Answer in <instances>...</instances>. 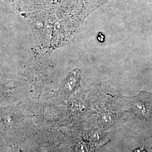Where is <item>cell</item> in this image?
I'll return each mask as SVG.
<instances>
[{
	"label": "cell",
	"instance_id": "6da1fadb",
	"mask_svg": "<svg viewBox=\"0 0 152 152\" xmlns=\"http://www.w3.org/2000/svg\"><path fill=\"white\" fill-rule=\"evenodd\" d=\"M37 130L33 117L20 104L0 105V136L13 148L21 147Z\"/></svg>",
	"mask_w": 152,
	"mask_h": 152
},
{
	"label": "cell",
	"instance_id": "7a4b0ae2",
	"mask_svg": "<svg viewBox=\"0 0 152 152\" xmlns=\"http://www.w3.org/2000/svg\"><path fill=\"white\" fill-rule=\"evenodd\" d=\"M50 68V63L44 54L37 48H32L18 76L30 87L33 99H38L44 91L49 81Z\"/></svg>",
	"mask_w": 152,
	"mask_h": 152
},
{
	"label": "cell",
	"instance_id": "3957f363",
	"mask_svg": "<svg viewBox=\"0 0 152 152\" xmlns=\"http://www.w3.org/2000/svg\"><path fill=\"white\" fill-rule=\"evenodd\" d=\"M19 104L26 112L33 115L37 128L51 129L66 127L67 108L38 102L32 97Z\"/></svg>",
	"mask_w": 152,
	"mask_h": 152
},
{
	"label": "cell",
	"instance_id": "277c9868",
	"mask_svg": "<svg viewBox=\"0 0 152 152\" xmlns=\"http://www.w3.org/2000/svg\"><path fill=\"white\" fill-rule=\"evenodd\" d=\"M20 148L23 152H72L69 135L58 129H38Z\"/></svg>",
	"mask_w": 152,
	"mask_h": 152
},
{
	"label": "cell",
	"instance_id": "5b68a950",
	"mask_svg": "<svg viewBox=\"0 0 152 152\" xmlns=\"http://www.w3.org/2000/svg\"><path fill=\"white\" fill-rule=\"evenodd\" d=\"M31 96L27 84L19 76L10 77L0 73V105L20 103Z\"/></svg>",
	"mask_w": 152,
	"mask_h": 152
},
{
	"label": "cell",
	"instance_id": "8992f818",
	"mask_svg": "<svg viewBox=\"0 0 152 152\" xmlns=\"http://www.w3.org/2000/svg\"><path fill=\"white\" fill-rule=\"evenodd\" d=\"M72 152H102L103 147L97 146L83 138L80 127L69 129Z\"/></svg>",
	"mask_w": 152,
	"mask_h": 152
},
{
	"label": "cell",
	"instance_id": "52a82bcc",
	"mask_svg": "<svg viewBox=\"0 0 152 152\" xmlns=\"http://www.w3.org/2000/svg\"><path fill=\"white\" fill-rule=\"evenodd\" d=\"M80 81L78 71H73L68 74L56 92L58 98L62 100L68 99L79 87Z\"/></svg>",
	"mask_w": 152,
	"mask_h": 152
},
{
	"label": "cell",
	"instance_id": "ba28073f",
	"mask_svg": "<svg viewBox=\"0 0 152 152\" xmlns=\"http://www.w3.org/2000/svg\"><path fill=\"white\" fill-rule=\"evenodd\" d=\"M132 107V113L139 120L148 121L152 117V105L148 100L137 98L133 101Z\"/></svg>",
	"mask_w": 152,
	"mask_h": 152
},
{
	"label": "cell",
	"instance_id": "9c48e42d",
	"mask_svg": "<svg viewBox=\"0 0 152 152\" xmlns=\"http://www.w3.org/2000/svg\"><path fill=\"white\" fill-rule=\"evenodd\" d=\"M81 133L83 139L97 146L104 147L108 142L106 141L108 132L99 127H92L87 130H81Z\"/></svg>",
	"mask_w": 152,
	"mask_h": 152
},
{
	"label": "cell",
	"instance_id": "30bf717a",
	"mask_svg": "<svg viewBox=\"0 0 152 152\" xmlns=\"http://www.w3.org/2000/svg\"><path fill=\"white\" fill-rule=\"evenodd\" d=\"M121 117L118 113L112 110L102 112L98 118V126L105 130L113 127L120 122Z\"/></svg>",
	"mask_w": 152,
	"mask_h": 152
},
{
	"label": "cell",
	"instance_id": "8fae6325",
	"mask_svg": "<svg viewBox=\"0 0 152 152\" xmlns=\"http://www.w3.org/2000/svg\"><path fill=\"white\" fill-rule=\"evenodd\" d=\"M134 152H147L143 148L142 149H136Z\"/></svg>",
	"mask_w": 152,
	"mask_h": 152
},
{
	"label": "cell",
	"instance_id": "7c38bea8",
	"mask_svg": "<svg viewBox=\"0 0 152 152\" xmlns=\"http://www.w3.org/2000/svg\"><path fill=\"white\" fill-rule=\"evenodd\" d=\"M19 152H22V150L20 149H19Z\"/></svg>",
	"mask_w": 152,
	"mask_h": 152
},
{
	"label": "cell",
	"instance_id": "4fadbf2b",
	"mask_svg": "<svg viewBox=\"0 0 152 152\" xmlns=\"http://www.w3.org/2000/svg\"><path fill=\"white\" fill-rule=\"evenodd\" d=\"M0 137H1V136H0ZM1 138H2V137H1ZM0 147H1V141H0Z\"/></svg>",
	"mask_w": 152,
	"mask_h": 152
}]
</instances>
